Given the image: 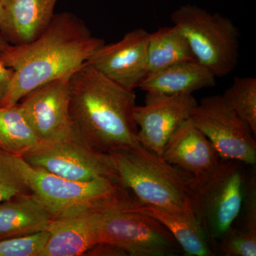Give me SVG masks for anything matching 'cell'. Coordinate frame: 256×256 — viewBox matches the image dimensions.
Instances as JSON below:
<instances>
[{"mask_svg":"<svg viewBox=\"0 0 256 256\" xmlns=\"http://www.w3.org/2000/svg\"><path fill=\"white\" fill-rule=\"evenodd\" d=\"M12 69L5 66L4 64L0 63V104L8 92L12 78L13 76Z\"/></svg>","mask_w":256,"mask_h":256,"instance_id":"cell-27","label":"cell"},{"mask_svg":"<svg viewBox=\"0 0 256 256\" xmlns=\"http://www.w3.org/2000/svg\"><path fill=\"white\" fill-rule=\"evenodd\" d=\"M30 192L53 218L101 210L138 200L118 178L80 182L60 178L24 162Z\"/></svg>","mask_w":256,"mask_h":256,"instance_id":"cell-5","label":"cell"},{"mask_svg":"<svg viewBox=\"0 0 256 256\" xmlns=\"http://www.w3.org/2000/svg\"><path fill=\"white\" fill-rule=\"evenodd\" d=\"M22 156L0 148V202L31 193Z\"/></svg>","mask_w":256,"mask_h":256,"instance_id":"cell-22","label":"cell"},{"mask_svg":"<svg viewBox=\"0 0 256 256\" xmlns=\"http://www.w3.org/2000/svg\"><path fill=\"white\" fill-rule=\"evenodd\" d=\"M248 166L222 158L210 173L190 180L192 210L216 255L218 242L240 214Z\"/></svg>","mask_w":256,"mask_h":256,"instance_id":"cell-4","label":"cell"},{"mask_svg":"<svg viewBox=\"0 0 256 256\" xmlns=\"http://www.w3.org/2000/svg\"><path fill=\"white\" fill-rule=\"evenodd\" d=\"M104 44L76 15L55 14L34 41L0 52V63L14 72L0 106L16 105L37 87L73 74Z\"/></svg>","mask_w":256,"mask_h":256,"instance_id":"cell-1","label":"cell"},{"mask_svg":"<svg viewBox=\"0 0 256 256\" xmlns=\"http://www.w3.org/2000/svg\"><path fill=\"white\" fill-rule=\"evenodd\" d=\"M149 34L144 28L133 30L117 42L104 44L86 62L112 82L134 90L148 74Z\"/></svg>","mask_w":256,"mask_h":256,"instance_id":"cell-12","label":"cell"},{"mask_svg":"<svg viewBox=\"0 0 256 256\" xmlns=\"http://www.w3.org/2000/svg\"><path fill=\"white\" fill-rule=\"evenodd\" d=\"M0 148H1V146H0Z\"/></svg>","mask_w":256,"mask_h":256,"instance_id":"cell-31","label":"cell"},{"mask_svg":"<svg viewBox=\"0 0 256 256\" xmlns=\"http://www.w3.org/2000/svg\"><path fill=\"white\" fill-rule=\"evenodd\" d=\"M197 104L192 94L146 92L144 105L136 106L133 114L139 142L162 156L170 138L184 121L190 119Z\"/></svg>","mask_w":256,"mask_h":256,"instance_id":"cell-10","label":"cell"},{"mask_svg":"<svg viewBox=\"0 0 256 256\" xmlns=\"http://www.w3.org/2000/svg\"><path fill=\"white\" fill-rule=\"evenodd\" d=\"M227 105L242 119L256 134V79L254 77H236L223 95Z\"/></svg>","mask_w":256,"mask_h":256,"instance_id":"cell-21","label":"cell"},{"mask_svg":"<svg viewBox=\"0 0 256 256\" xmlns=\"http://www.w3.org/2000/svg\"><path fill=\"white\" fill-rule=\"evenodd\" d=\"M96 212L89 210L54 218L40 256H78L98 244Z\"/></svg>","mask_w":256,"mask_h":256,"instance_id":"cell-15","label":"cell"},{"mask_svg":"<svg viewBox=\"0 0 256 256\" xmlns=\"http://www.w3.org/2000/svg\"><path fill=\"white\" fill-rule=\"evenodd\" d=\"M216 80V77L210 69L192 60L148 74L138 88L146 92L166 95L193 94L215 86Z\"/></svg>","mask_w":256,"mask_h":256,"instance_id":"cell-16","label":"cell"},{"mask_svg":"<svg viewBox=\"0 0 256 256\" xmlns=\"http://www.w3.org/2000/svg\"><path fill=\"white\" fill-rule=\"evenodd\" d=\"M53 217L32 193L0 202V239L48 232Z\"/></svg>","mask_w":256,"mask_h":256,"instance_id":"cell-17","label":"cell"},{"mask_svg":"<svg viewBox=\"0 0 256 256\" xmlns=\"http://www.w3.org/2000/svg\"><path fill=\"white\" fill-rule=\"evenodd\" d=\"M2 2L3 5H4V6L5 5L8 4V2H9L10 0H1Z\"/></svg>","mask_w":256,"mask_h":256,"instance_id":"cell-30","label":"cell"},{"mask_svg":"<svg viewBox=\"0 0 256 256\" xmlns=\"http://www.w3.org/2000/svg\"><path fill=\"white\" fill-rule=\"evenodd\" d=\"M10 45L11 44H10L9 42L6 41V40H5L4 37L2 35L1 33H0V52H1V50H6L8 47L10 46Z\"/></svg>","mask_w":256,"mask_h":256,"instance_id":"cell-28","label":"cell"},{"mask_svg":"<svg viewBox=\"0 0 256 256\" xmlns=\"http://www.w3.org/2000/svg\"><path fill=\"white\" fill-rule=\"evenodd\" d=\"M58 0H10L0 16V33L11 45L30 43L44 31Z\"/></svg>","mask_w":256,"mask_h":256,"instance_id":"cell-14","label":"cell"},{"mask_svg":"<svg viewBox=\"0 0 256 256\" xmlns=\"http://www.w3.org/2000/svg\"><path fill=\"white\" fill-rule=\"evenodd\" d=\"M40 140L22 112L18 104L0 106V146L18 156L36 146Z\"/></svg>","mask_w":256,"mask_h":256,"instance_id":"cell-20","label":"cell"},{"mask_svg":"<svg viewBox=\"0 0 256 256\" xmlns=\"http://www.w3.org/2000/svg\"><path fill=\"white\" fill-rule=\"evenodd\" d=\"M22 158L32 168L67 180L80 182L101 178L118 180L108 154L89 146L76 128L63 137L40 141Z\"/></svg>","mask_w":256,"mask_h":256,"instance_id":"cell-8","label":"cell"},{"mask_svg":"<svg viewBox=\"0 0 256 256\" xmlns=\"http://www.w3.org/2000/svg\"><path fill=\"white\" fill-rule=\"evenodd\" d=\"M3 10H4V5H3L2 2L0 0V16H1Z\"/></svg>","mask_w":256,"mask_h":256,"instance_id":"cell-29","label":"cell"},{"mask_svg":"<svg viewBox=\"0 0 256 256\" xmlns=\"http://www.w3.org/2000/svg\"><path fill=\"white\" fill-rule=\"evenodd\" d=\"M69 111L74 128L96 150L107 154L140 144L133 114L136 95L86 62L70 76Z\"/></svg>","mask_w":256,"mask_h":256,"instance_id":"cell-2","label":"cell"},{"mask_svg":"<svg viewBox=\"0 0 256 256\" xmlns=\"http://www.w3.org/2000/svg\"><path fill=\"white\" fill-rule=\"evenodd\" d=\"M240 227L250 233L256 234V166H250L248 171L244 186V196L240 212ZM235 225V224H234Z\"/></svg>","mask_w":256,"mask_h":256,"instance_id":"cell-25","label":"cell"},{"mask_svg":"<svg viewBox=\"0 0 256 256\" xmlns=\"http://www.w3.org/2000/svg\"><path fill=\"white\" fill-rule=\"evenodd\" d=\"M72 74L37 87L18 104L40 141L63 137L75 129L69 111Z\"/></svg>","mask_w":256,"mask_h":256,"instance_id":"cell-11","label":"cell"},{"mask_svg":"<svg viewBox=\"0 0 256 256\" xmlns=\"http://www.w3.org/2000/svg\"><path fill=\"white\" fill-rule=\"evenodd\" d=\"M196 60L186 38L178 26H165L150 33L148 74L185 62Z\"/></svg>","mask_w":256,"mask_h":256,"instance_id":"cell-19","label":"cell"},{"mask_svg":"<svg viewBox=\"0 0 256 256\" xmlns=\"http://www.w3.org/2000/svg\"><path fill=\"white\" fill-rule=\"evenodd\" d=\"M190 119L208 138L222 159L255 166L256 142L254 133L227 105L222 95L202 98Z\"/></svg>","mask_w":256,"mask_h":256,"instance_id":"cell-9","label":"cell"},{"mask_svg":"<svg viewBox=\"0 0 256 256\" xmlns=\"http://www.w3.org/2000/svg\"><path fill=\"white\" fill-rule=\"evenodd\" d=\"M216 254L225 256H256V234L234 224L218 242Z\"/></svg>","mask_w":256,"mask_h":256,"instance_id":"cell-23","label":"cell"},{"mask_svg":"<svg viewBox=\"0 0 256 256\" xmlns=\"http://www.w3.org/2000/svg\"><path fill=\"white\" fill-rule=\"evenodd\" d=\"M139 200L96 212L98 244L122 249L128 256H174L182 249L159 220L134 207Z\"/></svg>","mask_w":256,"mask_h":256,"instance_id":"cell-7","label":"cell"},{"mask_svg":"<svg viewBox=\"0 0 256 256\" xmlns=\"http://www.w3.org/2000/svg\"><path fill=\"white\" fill-rule=\"evenodd\" d=\"M88 256H128L126 252L122 249L106 242H100L96 244L95 246L86 252Z\"/></svg>","mask_w":256,"mask_h":256,"instance_id":"cell-26","label":"cell"},{"mask_svg":"<svg viewBox=\"0 0 256 256\" xmlns=\"http://www.w3.org/2000/svg\"><path fill=\"white\" fill-rule=\"evenodd\" d=\"M162 158L193 178L208 174L222 160L212 143L191 119L184 121L170 138Z\"/></svg>","mask_w":256,"mask_h":256,"instance_id":"cell-13","label":"cell"},{"mask_svg":"<svg viewBox=\"0 0 256 256\" xmlns=\"http://www.w3.org/2000/svg\"><path fill=\"white\" fill-rule=\"evenodd\" d=\"M186 38L196 62L216 77L232 73L238 63V28L230 18L194 5H184L171 15Z\"/></svg>","mask_w":256,"mask_h":256,"instance_id":"cell-6","label":"cell"},{"mask_svg":"<svg viewBox=\"0 0 256 256\" xmlns=\"http://www.w3.org/2000/svg\"><path fill=\"white\" fill-rule=\"evenodd\" d=\"M107 154L120 183L140 201L178 212L192 208V176L140 143Z\"/></svg>","mask_w":256,"mask_h":256,"instance_id":"cell-3","label":"cell"},{"mask_svg":"<svg viewBox=\"0 0 256 256\" xmlns=\"http://www.w3.org/2000/svg\"><path fill=\"white\" fill-rule=\"evenodd\" d=\"M50 232L0 239V256H40Z\"/></svg>","mask_w":256,"mask_h":256,"instance_id":"cell-24","label":"cell"},{"mask_svg":"<svg viewBox=\"0 0 256 256\" xmlns=\"http://www.w3.org/2000/svg\"><path fill=\"white\" fill-rule=\"evenodd\" d=\"M134 207L163 224L172 234L185 255L216 256L192 208L171 210L140 200L134 204Z\"/></svg>","mask_w":256,"mask_h":256,"instance_id":"cell-18","label":"cell"}]
</instances>
